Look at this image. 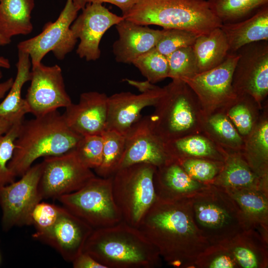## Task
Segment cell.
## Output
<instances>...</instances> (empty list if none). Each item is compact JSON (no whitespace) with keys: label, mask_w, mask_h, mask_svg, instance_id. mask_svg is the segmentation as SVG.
<instances>
[{"label":"cell","mask_w":268,"mask_h":268,"mask_svg":"<svg viewBox=\"0 0 268 268\" xmlns=\"http://www.w3.org/2000/svg\"><path fill=\"white\" fill-rule=\"evenodd\" d=\"M175 268H194L197 258L210 245L195 223L189 198H156L138 227Z\"/></svg>","instance_id":"cell-1"},{"label":"cell","mask_w":268,"mask_h":268,"mask_svg":"<svg viewBox=\"0 0 268 268\" xmlns=\"http://www.w3.org/2000/svg\"><path fill=\"white\" fill-rule=\"evenodd\" d=\"M81 137L68 126L58 110L23 121L8 168L16 177H21L39 158L73 149Z\"/></svg>","instance_id":"cell-2"},{"label":"cell","mask_w":268,"mask_h":268,"mask_svg":"<svg viewBox=\"0 0 268 268\" xmlns=\"http://www.w3.org/2000/svg\"><path fill=\"white\" fill-rule=\"evenodd\" d=\"M83 251L106 268H154L162 266L157 249L137 228L122 220L94 229Z\"/></svg>","instance_id":"cell-3"},{"label":"cell","mask_w":268,"mask_h":268,"mask_svg":"<svg viewBox=\"0 0 268 268\" xmlns=\"http://www.w3.org/2000/svg\"><path fill=\"white\" fill-rule=\"evenodd\" d=\"M122 16L137 24L183 29L198 35L222 24L207 0H137Z\"/></svg>","instance_id":"cell-4"},{"label":"cell","mask_w":268,"mask_h":268,"mask_svg":"<svg viewBox=\"0 0 268 268\" xmlns=\"http://www.w3.org/2000/svg\"><path fill=\"white\" fill-rule=\"evenodd\" d=\"M149 115L151 126L165 143L202 133L204 116L195 93L184 81L173 79Z\"/></svg>","instance_id":"cell-5"},{"label":"cell","mask_w":268,"mask_h":268,"mask_svg":"<svg viewBox=\"0 0 268 268\" xmlns=\"http://www.w3.org/2000/svg\"><path fill=\"white\" fill-rule=\"evenodd\" d=\"M189 199L197 227L210 245L227 242L247 229L237 204L224 189L208 184Z\"/></svg>","instance_id":"cell-6"},{"label":"cell","mask_w":268,"mask_h":268,"mask_svg":"<svg viewBox=\"0 0 268 268\" xmlns=\"http://www.w3.org/2000/svg\"><path fill=\"white\" fill-rule=\"evenodd\" d=\"M156 167L137 163L118 169L112 176V194L122 220L138 227L156 199L154 175Z\"/></svg>","instance_id":"cell-7"},{"label":"cell","mask_w":268,"mask_h":268,"mask_svg":"<svg viewBox=\"0 0 268 268\" xmlns=\"http://www.w3.org/2000/svg\"><path fill=\"white\" fill-rule=\"evenodd\" d=\"M112 182V176H95L78 191L57 200L93 229L111 226L122 220L113 198Z\"/></svg>","instance_id":"cell-8"},{"label":"cell","mask_w":268,"mask_h":268,"mask_svg":"<svg viewBox=\"0 0 268 268\" xmlns=\"http://www.w3.org/2000/svg\"><path fill=\"white\" fill-rule=\"evenodd\" d=\"M42 170L41 162L32 165L17 181L0 186L3 231H9L15 226L32 225V211L43 200L39 190Z\"/></svg>","instance_id":"cell-9"},{"label":"cell","mask_w":268,"mask_h":268,"mask_svg":"<svg viewBox=\"0 0 268 268\" xmlns=\"http://www.w3.org/2000/svg\"><path fill=\"white\" fill-rule=\"evenodd\" d=\"M238 55L229 53L217 67L182 79L197 96L204 117L222 111L237 97L232 76Z\"/></svg>","instance_id":"cell-10"},{"label":"cell","mask_w":268,"mask_h":268,"mask_svg":"<svg viewBox=\"0 0 268 268\" xmlns=\"http://www.w3.org/2000/svg\"><path fill=\"white\" fill-rule=\"evenodd\" d=\"M39 190L42 199H57L76 192L95 175L78 159L73 149L44 157Z\"/></svg>","instance_id":"cell-11"},{"label":"cell","mask_w":268,"mask_h":268,"mask_svg":"<svg viewBox=\"0 0 268 268\" xmlns=\"http://www.w3.org/2000/svg\"><path fill=\"white\" fill-rule=\"evenodd\" d=\"M78 11L73 0H67L57 19L47 22L37 36L19 43L18 50L29 55L32 66L41 63L49 52H52L57 59H64L73 49L77 42L70 26Z\"/></svg>","instance_id":"cell-12"},{"label":"cell","mask_w":268,"mask_h":268,"mask_svg":"<svg viewBox=\"0 0 268 268\" xmlns=\"http://www.w3.org/2000/svg\"><path fill=\"white\" fill-rule=\"evenodd\" d=\"M268 41L253 42L240 48L232 76L236 95L247 94L260 108L268 94Z\"/></svg>","instance_id":"cell-13"},{"label":"cell","mask_w":268,"mask_h":268,"mask_svg":"<svg viewBox=\"0 0 268 268\" xmlns=\"http://www.w3.org/2000/svg\"><path fill=\"white\" fill-rule=\"evenodd\" d=\"M30 85L25 97L30 113L35 117L66 108L72 102L67 94L60 66L33 65Z\"/></svg>","instance_id":"cell-14"},{"label":"cell","mask_w":268,"mask_h":268,"mask_svg":"<svg viewBox=\"0 0 268 268\" xmlns=\"http://www.w3.org/2000/svg\"><path fill=\"white\" fill-rule=\"evenodd\" d=\"M70 26L80 42L76 52L87 61H96L101 55L99 45L105 33L124 18L110 11L102 3L87 4Z\"/></svg>","instance_id":"cell-15"},{"label":"cell","mask_w":268,"mask_h":268,"mask_svg":"<svg viewBox=\"0 0 268 268\" xmlns=\"http://www.w3.org/2000/svg\"><path fill=\"white\" fill-rule=\"evenodd\" d=\"M125 149L119 169L137 163H147L156 168L172 160L165 142L153 130L148 116H141L125 135Z\"/></svg>","instance_id":"cell-16"},{"label":"cell","mask_w":268,"mask_h":268,"mask_svg":"<svg viewBox=\"0 0 268 268\" xmlns=\"http://www.w3.org/2000/svg\"><path fill=\"white\" fill-rule=\"evenodd\" d=\"M93 229L62 206L56 223L49 229L33 234V238L55 249L63 258L71 263L83 250Z\"/></svg>","instance_id":"cell-17"},{"label":"cell","mask_w":268,"mask_h":268,"mask_svg":"<svg viewBox=\"0 0 268 268\" xmlns=\"http://www.w3.org/2000/svg\"><path fill=\"white\" fill-rule=\"evenodd\" d=\"M163 91V87L156 86L139 94L122 92L108 97L106 130L125 135L140 118L141 111L145 107L154 106Z\"/></svg>","instance_id":"cell-18"},{"label":"cell","mask_w":268,"mask_h":268,"mask_svg":"<svg viewBox=\"0 0 268 268\" xmlns=\"http://www.w3.org/2000/svg\"><path fill=\"white\" fill-rule=\"evenodd\" d=\"M108 97L97 91L81 93L78 103H72L63 114L68 126L82 136L101 135L106 130Z\"/></svg>","instance_id":"cell-19"},{"label":"cell","mask_w":268,"mask_h":268,"mask_svg":"<svg viewBox=\"0 0 268 268\" xmlns=\"http://www.w3.org/2000/svg\"><path fill=\"white\" fill-rule=\"evenodd\" d=\"M116 28L119 38L113 45V52L116 61L124 64H132L155 47L163 33V29H153L124 18Z\"/></svg>","instance_id":"cell-20"},{"label":"cell","mask_w":268,"mask_h":268,"mask_svg":"<svg viewBox=\"0 0 268 268\" xmlns=\"http://www.w3.org/2000/svg\"><path fill=\"white\" fill-rule=\"evenodd\" d=\"M153 180L156 198L165 200L189 198L208 184L192 178L173 159L156 168Z\"/></svg>","instance_id":"cell-21"},{"label":"cell","mask_w":268,"mask_h":268,"mask_svg":"<svg viewBox=\"0 0 268 268\" xmlns=\"http://www.w3.org/2000/svg\"><path fill=\"white\" fill-rule=\"evenodd\" d=\"M268 181L252 169L241 152L227 151L220 171L210 184L224 189H260L268 192Z\"/></svg>","instance_id":"cell-22"},{"label":"cell","mask_w":268,"mask_h":268,"mask_svg":"<svg viewBox=\"0 0 268 268\" xmlns=\"http://www.w3.org/2000/svg\"><path fill=\"white\" fill-rule=\"evenodd\" d=\"M225 190L237 204L247 229L257 230L268 240V192L260 189Z\"/></svg>","instance_id":"cell-23"},{"label":"cell","mask_w":268,"mask_h":268,"mask_svg":"<svg viewBox=\"0 0 268 268\" xmlns=\"http://www.w3.org/2000/svg\"><path fill=\"white\" fill-rule=\"evenodd\" d=\"M220 28L227 38L229 53L253 42L268 41V4L242 20L222 23Z\"/></svg>","instance_id":"cell-24"},{"label":"cell","mask_w":268,"mask_h":268,"mask_svg":"<svg viewBox=\"0 0 268 268\" xmlns=\"http://www.w3.org/2000/svg\"><path fill=\"white\" fill-rule=\"evenodd\" d=\"M224 243L242 268L268 266V240L258 231L248 229Z\"/></svg>","instance_id":"cell-25"},{"label":"cell","mask_w":268,"mask_h":268,"mask_svg":"<svg viewBox=\"0 0 268 268\" xmlns=\"http://www.w3.org/2000/svg\"><path fill=\"white\" fill-rule=\"evenodd\" d=\"M17 73L13 84L4 99L0 103V117L12 124L21 122L30 113L27 103L21 96L22 88L31 79V62L29 55L18 50L16 65Z\"/></svg>","instance_id":"cell-26"},{"label":"cell","mask_w":268,"mask_h":268,"mask_svg":"<svg viewBox=\"0 0 268 268\" xmlns=\"http://www.w3.org/2000/svg\"><path fill=\"white\" fill-rule=\"evenodd\" d=\"M165 144L169 156L176 161L201 158L223 162L227 153L202 133L185 136Z\"/></svg>","instance_id":"cell-27"},{"label":"cell","mask_w":268,"mask_h":268,"mask_svg":"<svg viewBox=\"0 0 268 268\" xmlns=\"http://www.w3.org/2000/svg\"><path fill=\"white\" fill-rule=\"evenodd\" d=\"M241 152L252 169L261 177L268 178V109L264 102L260 119L245 138Z\"/></svg>","instance_id":"cell-28"},{"label":"cell","mask_w":268,"mask_h":268,"mask_svg":"<svg viewBox=\"0 0 268 268\" xmlns=\"http://www.w3.org/2000/svg\"><path fill=\"white\" fill-rule=\"evenodd\" d=\"M34 6V0H0V35L11 41L13 36L30 33Z\"/></svg>","instance_id":"cell-29"},{"label":"cell","mask_w":268,"mask_h":268,"mask_svg":"<svg viewBox=\"0 0 268 268\" xmlns=\"http://www.w3.org/2000/svg\"><path fill=\"white\" fill-rule=\"evenodd\" d=\"M193 48L199 73L217 67L229 53L227 38L220 27L199 35Z\"/></svg>","instance_id":"cell-30"},{"label":"cell","mask_w":268,"mask_h":268,"mask_svg":"<svg viewBox=\"0 0 268 268\" xmlns=\"http://www.w3.org/2000/svg\"><path fill=\"white\" fill-rule=\"evenodd\" d=\"M202 133L227 151L243 149V138L223 111L204 117Z\"/></svg>","instance_id":"cell-31"},{"label":"cell","mask_w":268,"mask_h":268,"mask_svg":"<svg viewBox=\"0 0 268 268\" xmlns=\"http://www.w3.org/2000/svg\"><path fill=\"white\" fill-rule=\"evenodd\" d=\"M262 109L253 97L247 94H240L237 95L222 111L244 139L258 123Z\"/></svg>","instance_id":"cell-32"},{"label":"cell","mask_w":268,"mask_h":268,"mask_svg":"<svg viewBox=\"0 0 268 268\" xmlns=\"http://www.w3.org/2000/svg\"><path fill=\"white\" fill-rule=\"evenodd\" d=\"M222 23L242 20L268 4V0H207Z\"/></svg>","instance_id":"cell-33"},{"label":"cell","mask_w":268,"mask_h":268,"mask_svg":"<svg viewBox=\"0 0 268 268\" xmlns=\"http://www.w3.org/2000/svg\"><path fill=\"white\" fill-rule=\"evenodd\" d=\"M103 138L102 160L94 170L99 177L109 178L119 169L125 149V135L113 131L106 130Z\"/></svg>","instance_id":"cell-34"},{"label":"cell","mask_w":268,"mask_h":268,"mask_svg":"<svg viewBox=\"0 0 268 268\" xmlns=\"http://www.w3.org/2000/svg\"><path fill=\"white\" fill-rule=\"evenodd\" d=\"M132 64L150 83L154 84L168 77L167 58L155 47L140 55Z\"/></svg>","instance_id":"cell-35"},{"label":"cell","mask_w":268,"mask_h":268,"mask_svg":"<svg viewBox=\"0 0 268 268\" xmlns=\"http://www.w3.org/2000/svg\"><path fill=\"white\" fill-rule=\"evenodd\" d=\"M168 77L180 79L191 77L199 73L193 47L179 49L167 56Z\"/></svg>","instance_id":"cell-36"},{"label":"cell","mask_w":268,"mask_h":268,"mask_svg":"<svg viewBox=\"0 0 268 268\" xmlns=\"http://www.w3.org/2000/svg\"><path fill=\"white\" fill-rule=\"evenodd\" d=\"M103 142L101 135L83 136L73 150L79 160L85 167L95 170L102 162Z\"/></svg>","instance_id":"cell-37"},{"label":"cell","mask_w":268,"mask_h":268,"mask_svg":"<svg viewBox=\"0 0 268 268\" xmlns=\"http://www.w3.org/2000/svg\"><path fill=\"white\" fill-rule=\"evenodd\" d=\"M194 268H240L224 243L210 245L196 260Z\"/></svg>","instance_id":"cell-38"},{"label":"cell","mask_w":268,"mask_h":268,"mask_svg":"<svg viewBox=\"0 0 268 268\" xmlns=\"http://www.w3.org/2000/svg\"><path fill=\"white\" fill-rule=\"evenodd\" d=\"M22 122L12 124L6 133L0 136V186L15 181L16 176L8 168V164L13 156L15 140Z\"/></svg>","instance_id":"cell-39"},{"label":"cell","mask_w":268,"mask_h":268,"mask_svg":"<svg viewBox=\"0 0 268 268\" xmlns=\"http://www.w3.org/2000/svg\"><path fill=\"white\" fill-rule=\"evenodd\" d=\"M177 161L190 176L204 184H210L214 180L224 162L201 158H189Z\"/></svg>","instance_id":"cell-40"},{"label":"cell","mask_w":268,"mask_h":268,"mask_svg":"<svg viewBox=\"0 0 268 268\" xmlns=\"http://www.w3.org/2000/svg\"><path fill=\"white\" fill-rule=\"evenodd\" d=\"M198 36L185 29H163L162 35L155 47L167 57L179 49L193 47Z\"/></svg>","instance_id":"cell-41"},{"label":"cell","mask_w":268,"mask_h":268,"mask_svg":"<svg viewBox=\"0 0 268 268\" xmlns=\"http://www.w3.org/2000/svg\"><path fill=\"white\" fill-rule=\"evenodd\" d=\"M62 206L41 201L34 207L31 213L32 224L35 232H42L50 228L57 221Z\"/></svg>","instance_id":"cell-42"},{"label":"cell","mask_w":268,"mask_h":268,"mask_svg":"<svg viewBox=\"0 0 268 268\" xmlns=\"http://www.w3.org/2000/svg\"><path fill=\"white\" fill-rule=\"evenodd\" d=\"M137 0H73L75 7L79 10L83 9L88 3L107 2L119 7L123 15L127 13L134 4Z\"/></svg>","instance_id":"cell-43"},{"label":"cell","mask_w":268,"mask_h":268,"mask_svg":"<svg viewBox=\"0 0 268 268\" xmlns=\"http://www.w3.org/2000/svg\"><path fill=\"white\" fill-rule=\"evenodd\" d=\"M74 268H106L87 253L82 251L71 262Z\"/></svg>","instance_id":"cell-44"},{"label":"cell","mask_w":268,"mask_h":268,"mask_svg":"<svg viewBox=\"0 0 268 268\" xmlns=\"http://www.w3.org/2000/svg\"><path fill=\"white\" fill-rule=\"evenodd\" d=\"M13 80L14 79L10 77L3 82H0V100L3 98L9 91L13 84Z\"/></svg>","instance_id":"cell-45"},{"label":"cell","mask_w":268,"mask_h":268,"mask_svg":"<svg viewBox=\"0 0 268 268\" xmlns=\"http://www.w3.org/2000/svg\"><path fill=\"white\" fill-rule=\"evenodd\" d=\"M12 124L8 120L0 117V136L6 133Z\"/></svg>","instance_id":"cell-46"},{"label":"cell","mask_w":268,"mask_h":268,"mask_svg":"<svg viewBox=\"0 0 268 268\" xmlns=\"http://www.w3.org/2000/svg\"><path fill=\"white\" fill-rule=\"evenodd\" d=\"M10 67V64L9 60L3 57L0 56V68H9Z\"/></svg>","instance_id":"cell-47"},{"label":"cell","mask_w":268,"mask_h":268,"mask_svg":"<svg viewBox=\"0 0 268 268\" xmlns=\"http://www.w3.org/2000/svg\"><path fill=\"white\" fill-rule=\"evenodd\" d=\"M11 41L8 40L0 35V47L9 44Z\"/></svg>","instance_id":"cell-48"},{"label":"cell","mask_w":268,"mask_h":268,"mask_svg":"<svg viewBox=\"0 0 268 268\" xmlns=\"http://www.w3.org/2000/svg\"><path fill=\"white\" fill-rule=\"evenodd\" d=\"M2 77V73L0 68V79Z\"/></svg>","instance_id":"cell-49"},{"label":"cell","mask_w":268,"mask_h":268,"mask_svg":"<svg viewBox=\"0 0 268 268\" xmlns=\"http://www.w3.org/2000/svg\"></svg>","instance_id":"cell-50"}]
</instances>
